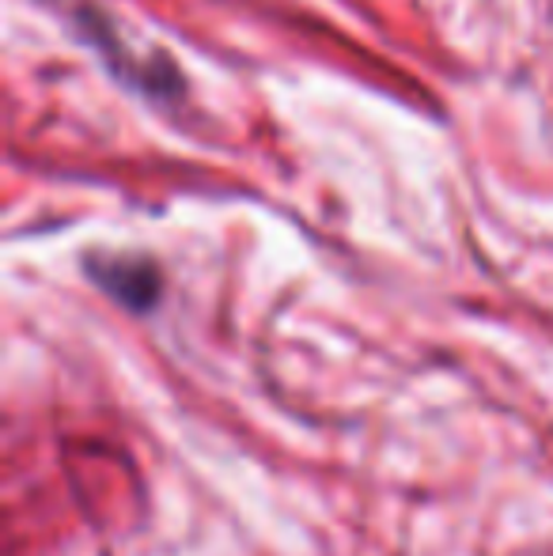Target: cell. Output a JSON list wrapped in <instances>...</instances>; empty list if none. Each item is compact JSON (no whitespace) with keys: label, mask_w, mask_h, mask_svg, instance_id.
Here are the masks:
<instances>
[{"label":"cell","mask_w":553,"mask_h":556,"mask_svg":"<svg viewBox=\"0 0 553 556\" xmlns=\"http://www.w3.org/2000/svg\"><path fill=\"white\" fill-rule=\"evenodd\" d=\"M88 273L106 295L126 303L129 311H148L160 300V269L144 257H111V262L96 257V262H88Z\"/></svg>","instance_id":"obj_1"}]
</instances>
